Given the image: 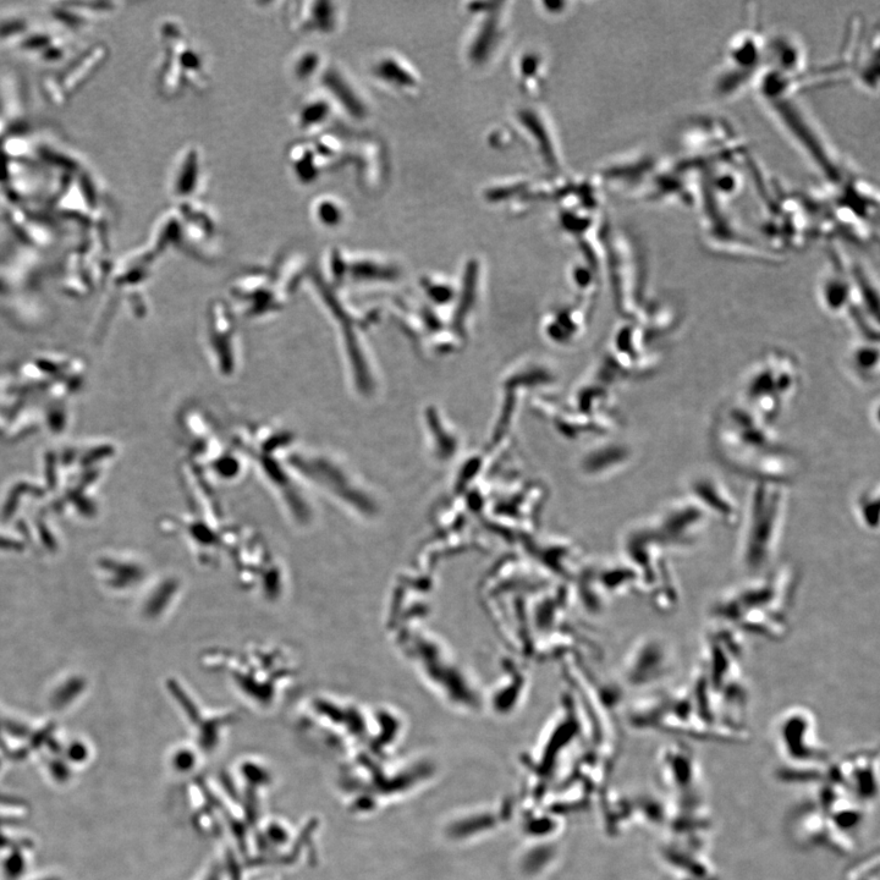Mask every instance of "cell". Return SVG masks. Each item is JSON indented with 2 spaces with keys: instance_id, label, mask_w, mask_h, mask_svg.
<instances>
[{
  "instance_id": "9",
  "label": "cell",
  "mask_w": 880,
  "mask_h": 880,
  "mask_svg": "<svg viewBox=\"0 0 880 880\" xmlns=\"http://www.w3.org/2000/svg\"><path fill=\"white\" fill-rule=\"evenodd\" d=\"M206 181L205 162L200 148L186 147L175 162L170 191L176 200L194 201Z\"/></svg>"
},
{
  "instance_id": "5",
  "label": "cell",
  "mask_w": 880,
  "mask_h": 880,
  "mask_svg": "<svg viewBox=\"0 0 880 880\" xmlns=\"http://www.w3.org/2000/svg\"><path fill=\"white\" fill-rule=\"evenodd\" d=\"M674 503L658 516L656 536L665 547L695 546L707 526L708 513L695 499Z\"/></svg>"
},
{
  "instance_id": "11",
  "label": "cell",
  "mask_w": 880,
  "mask_h": 880,
  "mask_svg": "<svg viewBox=\"0 0 880 880\" xmlns=\"http://www.w3.org/2000/svg\"><path fill=\"white\" fill-rule=\"evenodd\" d=\"M337 107L323 90L307 95L294 110L293 120L297 130L306 135L321 134L333 120Z\"/></svg>"
},
{
  "instance_id": "15",
  "label": "cell",
  "mask_w": 880,
  "mask_h": 880,
  "mask_svg": "<svg viewBox=\"0 0 880 880\" xmlns=\"http://www.w3.org/2000/svg\"><path fill=\"white\" fill-rule=\"evenodd\" d=\"M311 216L319 227L327 230L343 228L348 218L344 202L333 195H322L313 201Z\"/></svg>"
},
{
  "instance_id": "21",
  "label": "cell",
  "mask_w": 880,
  "mask_h": 880,
  "mask_svg": "<svg viewBox=\"0 0 880 880\" xmlns=\"http://www.w3.org/2000/svg\"><path fill=\"white\" fill-rule=\"evenodd\" d=\"M20 544L10 539L0 537V549H20Z\"/></svg>"
},
{
  "instance_id": "18",
  "label": "cell",
  "mask_w": 880,
  "mask_h": 880,
  "mask_svg": "<svg viewBox=\"0 0 880 880\" xmlns=\"http://www.w3.org/2000/svg\"><path fill=\"white\" fill-rule=\"evenodd\" d=\"M845 880H879L878 852L863 857L847 869Z\"/></svg>"
},
{
  "instance_id": "10",
  "label": "cell",
  "mask_w": 880,
  "mask_h": 880,
  "mask_svg": "<svg viewBox=\"0 0 880 880\" xmlns=\"http://www.w3.org/2000/svg\"><path fill=\"white\" fill-rule=\"evenodd\" d=\"M691 498L718 520L728 525H735L740 520V510L735 500L726 491L723 484L711 477H698L691 483Z\"/></svg>"
},
{
  "instance_id": "8",
  "label": "cell",
  "mask_w": 880,
  "mask_h": 880,
  "mask_svg": "<svg viewBox=\"0 0 880 880\" xmlns=\"http://www.w3.org/2000/svg\"><path fill=\"white\" fill-rule=\"evenodd\" d=\"M286 14L291 31L300 36L330 37L343 27V4L335 2H299L291 4Z\"/></svg>"
},
{
  "instance_id": "4",
  "label": "cell",
  "mask_w": 880,
  "mask_h": 880,
  "mask_svg": "<svg viewBox=\"0 0 880 880\" xmlns=\"http://www.w3.org/2000/svg\"><path fill=\"white\" fill-rule=\"evenodd\" d=\"M658 778L678 802H697L700 778L695 753L681 742L663 747L658 757Z\"/></svg>"
},
{
  "instance_id": "13",
  "label": "cell",
  "mask_w": 880,
  "mask_h": 880,
  "mask_svg": "<svg viewBox=\"0 0 880 880\" xmlns=\"http://www.w3.org/2000/svg\"><path fill=\"white\" fill-rule=\"evenodd\" d=\"M291 175L302 185L315 184L324 172V165L319 159L312 142L296 143L288 154Z\"/></svg>"
},
{
  "instance_id": "12",
  "label": "cell",
  "mask_w": 880,
  "mask_h": 880,
  "mask_svg": "<svg viewBox=\"0 0 880 880\" xmlns=\"http://www.w3.org/2000/svg\"><path fill=\"white\" fill-rule=\"evenodd\" d=\"M321 79L322 90L332 98L335 107L344 110L346 114L352 117L351 119H361L363 117L361 99L356 93V87L345 76L343 70L335 68V66L334 68L327 66Z\"/></svg>"
},
{
  "instance_id": "17",
  "label": "cell",
  "mask_w": 880,
  "mask_h": 880,
  "mask_svg": "<svg viewBox=\"0 0 880 880\" xmlns=\"http://www.w3.org/2000/svg\"><path fill=\"white\" fill-rule=\"evenodd\" d=\"M878 505L879 497L877 488L874 489V491L862 494V497L858 500V517H860L863 526L867 527L868 530H877Z\"/></svg>"
},
{
  "instance_id": "14",
  "label": "cell",
  "mask_w": 880,
  "mask_h": 880,
  "mask_svg": "<svg viewBox=\"0 0 880 880\" xmlns=\"http://www.w3.org/2000/svg\"><path fill=\"white\" fill-rule=\"evenodd\" d=\"M323 53L313 48H302L293 54L289 62V75L299 84H307L315 77H321L326 70Z\"/></svg>"
},
{
  "instance_id": "1",
  "label": "cell",
  "mask_w": 880,
  "mask_h": 880,
  "mask_svg": "<svg viewBox=\"0 0 880 880\" xmlns=\"http://www.w3.org/2000/svg\"><path fill=\"white\" fill-rule=\"evenodd\" d=\"M794 596V580L764 579L747 583L720 599L715 614L723 621H733L742 630L764 637L784 635L788 627L786 608Z\"/></svg>"
},
{
  "instance_id": "3",
  "label": "cell",
  "mask_w": 880,
  "mask_h": 880,
  "mask_svg": "<svg viewBox=\"0 0 880 880\" xmlns=\"http://www.w3.org/2000/svg\"><path fill=\"white\" fill-rule=\"evenodd\" d=\"M775 741L785 766L823 767L828 753L818 736L817 722L806 708H790L775 726Z\"/></svg>"
},
{
  "instance_id": "7",
  "label": "cell",
  "mask_w": 880,
  "mask_h": 880,
  "mask_svg": "<svg viewBox=\"0 0 880 880\" xmlns=\"http://www.w3.org/2000/svg\"><path fill=\"white\" fill-rule=\"evenodd\" d=\"M830 783L839 785L860 803L878 795V755L866 751L852 753L829 770Z\"/></svg>"
},
{
  "instance_id": "2",
  "label": "cell",
  "mask_w": 880,
  "mask_h": 880,
  "mask_svg": "<svg viewBox=\"0 0 880 880\" xmlns=\"http://www.w3.org/2000/svg\"><path fill=\"white\" fill-rule=\"evenodd\" d=\"M785 494L772 484H758L752 492L742 528L739 559L748 572H761L772 563L783 533Z\"/></svg>"
},
{
  "instance_id": "6",
  "label": "cell",
  "mask_w": 880,
  "mask_h": 880,
  "mask_svg": "<svg viewBox=\"0 0 880 880\" xmlns=\"http://www.w3.org/2000/svg\"><path fill=\"white\" fill-rule=\"evenodd\" d=\"M790 830L801 845L827 847L840 855L854 850V839L836 829L818 803L797 808L790 817Z\"/></svg>"
},
{
  "instance_id": "16",
  "label": "cell",
  "mask_w": 880,
  "mask_h": 880,
  "mask_svg": "<svg viewBox=\"0 0 880 880\" xmlns=\"http://www.w3.org/2000/svg\"><path fill=\"white\" fill-rule=\"evenodd\" d=\"M312 145L315 147L324 168L332 167V165L338 163L340 159L343 158V142H341L337 136L327 134L319 136V139L312 141Z\"/></svg>"
},
{
  "instance_id": "19",
  "label": "cell",
  "mask_w": 880,
  "mask_h": 880,
  "mask_svg": "<svg viewBox=\"0 0 880 880\" xmlns=\"http://www.w3.org/2000/svg\"><path fill=\"white\" fill-rule=\"evenodd\" d=\"M852 362L860 373H876L878 376V349H873L871 345H860L854 350Z\"/></svg>"
},
{
  "instance_id": "20",
  "label": "cell",
  "mask_w": 880,
  "mask_h": 880,
  "mask_svg": "<svg viewBox=\"0 0 880 880\" xmlns=\"http://www.w3.org/2000/svg\"><path fill=\"white\" fill-rule=\"evenodd\" d=\"M82 687H84V682L77 681V680L74 681V684H71L70 686H65L64 689L62 691H60V693H58L57 702L66 701V700H68L69 697L75 696L77 691L80 692Z\"/></svg>"
}]
</instances>
